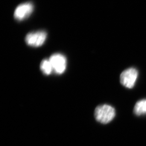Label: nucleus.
<instances>
[{
	"mask_svg": "<svg viewBox=\"0 0 146 146\" xmlns=\"http://www.w3.org/2000/svg\"><path fill=\"white\" fill-rule=\"evenodd\" d=\"M114 108L107 104L99 106L95 110L96 120L103 124L108 123L111 122L115 116Z\"/></svg>",
	"mask_w": 146,
	"mask_h": 146,
	"instance_id": "obj_1",
	"label": "nucleus"
},
{
	"mask_svg": "<svg viewBox=\"0 0 146 146\" xmlns=\"http://www.w3.org/2000/svg\"><path fill=\"white\" fill-rule=\"evenodd\" d=\"M34 5L31 2H27L18 5L14 13L16 20L22 21L28 19L33 12Z\"/></svg>",
	"mask_w": 146,
	"mask_h": 146,
	"instance_id": "obj_2",
	"label": "nucleus"
},
{
	"mask_svg": "<svg viewBox=\"0 0 146 146\" xmlns=\"http://www.w3.org/2000/svg\"><path fill=\"white\" fill-rule=\"evenodd\" d=\"M137 78V70L135 68H129L121 73L120 76V82L125 87L132 88L135 86Z\"/></svg>",
	"mask_w": 146,
	"mask_h": 146,
	"instance_id": "obj_3",
	"label": "nucleus"
},
{
	"mask_svg": "<svg viewBox=\"0 0 146 146\" xmlns=\"http://www.w3.org/2000/svg\"><path fill=\"white\" fill-rule=\"evenodd\" d=\"M47 36L46 31H41L31 32L27 35L25 41L27 44L30 46L40 47L46 41Z\"/></svg>",
	"mask_w": 146,
	"mask_h": 146,
	"instance_id": "obj_4",
	"label": "nucleus"
},
{
	"mask_svg": "<svg viewBox=\"0 0 146 146\" xmlns=\"http://www.w3.org/2000/svg\"><path fill=\"white\" fill-rule=\"evenodd\" d=\"M52 64L53 71L58 74H61L66 69L67 61L64 55L61 54H55L49 58Z\"/></svg>",
	"mask_w": 146,
	"mask_h": 146,
	"instance_id": "obj_5",
	"label": "nucleus"
},
{
	"mask_svg": "<svg viewBox=\"0 0 146 146\" xmlns=\"http://www.w3.org/2000/svg\"><path fill=\"white\" fill-rule=\"evenodd\" d=\"M134 111L138 116L146 114V99L138 101L134 107Z\"/></svg>",
	"mask_w": 146,
	"mask_h": 146,
	"instance_id": "obj_6",
	"label": "nucleus"
},
{
	"mask_svg": "<svg viewBox=\"0 0 146 146\" xmlns=\"http://www.w3.org/2000/svg\"><path fill=\"white\" fill-rule=\"evenodd\" d=\"M40 69L42 73L47 75H50L53 72L52 66L49 60H43L40 64Z\"/></svg>",
	"mask_w": 146,
	"mask_h": 146,
	"instance_id": "obj_7",
	"label": "nucleus"
}]
</instances>
